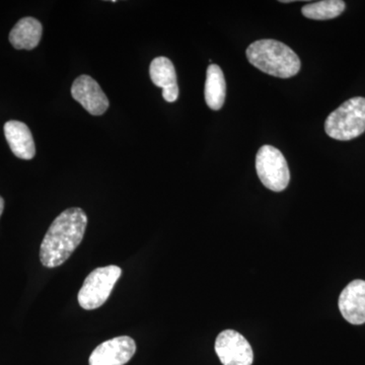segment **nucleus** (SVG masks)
Returning <instances> with one entry per match:
<instances>
[{"label":"nucleus","mask_w":365,"mask_h":365,"mask_svg":"<svg viewBox=\"0 0 365 365\" xmlns=\"http://www.w3.org/2000/svg\"><path fill=\"white\" fill-rule=\"evenodd\" d=\"M4 135L16 158L29 160L35 157L36 148L32 132L25 123L16 120L6 122L4 125Z\"/></svg>","instance_id":"11"},{"label":"nucleus","mask_w":365,"mask_h":365,"mask_svg":"<svg viewBox=\"0 0 365 365\" xmlns=\"http://www.w3.org/2000/svg\"><path fill=\"white\" fill-rule=\"evenodd\" d=\"M344 11L345 2L342 0H323V1L312 2L302 9V13L306 18L317 21L337 18Z\"/></svg>","instance_id":"14"},{"label":"nucleus","mask_w":365,"mask_h":365,"mask_svg":"<svg viewBox=\"0 0 365 365\" xmlns=\"http://www.w3.org/2000/svg\"><path fill=\"white\" fill-rule=\"evenodd\" d=\"M215 352L223 365H252L254 352L248 340L235 330H225L215 341Z\"/></svg>","instance_id":"6"},{"label":"nucleus","mask_w":365,"mask_h":365,"mask_svg":"<svg viewBox=\"0 0 365 365\" xmlns=\"http://www.w3.org/2000/svg\"><path fill=\"white\" fill-rule=\"evenodd\" d=\"M150 74L151 81L163 88V98L169 103L176 102L179 98V86L173 62L167 57H157L150 63Z\"/></svg>","instance_id":"10"},{"label":"nucleus","mask_w":365,"mask_h":365,"mask_svg":"<svg viewBox=\"0 0 365 365\" xmlns=\"http://www.w3.org/2000/svg\"><path fill=\"white\" fill-rule=\"evenodd\" d=\"M122 269L110 265L91 271L78 292V304L83 309H98L109 299L113 288L121 277Z\"/></svg>","instance_id":"4"},{"label":"nucleus","mask_w":365,"mask_h":365,"mask_svg":"<svg viewBox=\"0 0 365 365\" xmlns=\"http://www.w3.org/2000/svg\"><path fill=\"white\" fill-rule=\"evenodd\" d=\"M325 131L331 138L348 141L365 132V98L355 97L331 113L325 122Z\"/></svg>","instance_id":"3"},{"label":"nucleus","mask_w":365,"mask_h":365,"mask_svg":"<svg viewBox=\"0 0 365 365\" xmlns=\"http://www.w3.org/2000/svg\"><path fill=\"white\" fill-rule=\"evenodd\" d=\"M71 96L86 111L93 116H101L107 112L110 103L100 85L90 76H78L71 86Z\"/></svg>","instance_id":"7"},{"label":"nucleus","mask_w":365,"mask_h":365,"mask_svg":"<svg viewBox=\"0 0 365 365\" xmlns=\"http://www.w3.org/2000/svg\"><path fill=\"white\" fill-rule=\"evenodd\" d=\"M246 55L252 66L275 78H292L302 67L297 53L279 41H256L249 46Z\"/></svg>","instance_id":"2"},{"label":"nucleus","mask_w":365,"mask_h":365,"mask_svg":"<svg viewBox=\"0 0 365 365\" xmlns=\"http://www.w3.org/2000/svg\"><path fill=\"white\" fill-rule=\"evenodd\" d=\"M256 170L262 184L273 192L287 188L290 172L284 155L272 145H263L256 157Z\"/></svg>","instance_id":"5"},{"label":"nucleus","mask_w":365,"mask_h":365,"mask_svg":"<svg viewBox=\"0 0 365 365\" xmlns=\"http://www.w3.org/2000/svg\"><path fill=\"white\" fill-rule=\"evenodd\" d=\"M204 96L206 104L211 110L218 111L222 109L227 96V83L222 68L216 64L208 66Z\"/></svg>","instance_id":"13"},{"label":"nucleus","mask_w":365,"mask_h":365,"mask_svg":"<svg viewBox=\"0 0 365 365\" xmlns=\"http://www.w3.org/2000/svg\"><path fill=\"white\" fill-rule=\"evenodd\" d=\"M43 26L34 18H24L16 23L9 33V42L18 50H33L39 45Z\"/></svg>","instance_id":"12"},{"label":"nucleus","mask_w":365,"mask_h":365,"mask_svg":"<svg viewBox=\"0 0 365 365\" xmlns=\"http://www.w3.org/2000/svg\"><path fill=\"white\" fill-rule=\"evenodd\" d=\"M88 216L81 208L72 207L60 213L46 232L40 248V260L47 268L59 267L68 260L83 242Z\"/></svg>","instance_id":"1"},{"label":"nucleus","mask_w":365,"mask_h":365,"mask_svg":"<svg viewBox=\"0 0 365 365\" xmlns=\"http://www.w3.org/2000/svg\"><path fill=\"white\" fill-rule=\"evenodd\" d=\"M4 200L1 196H0V216L2 215V212H4Z\"/></svg>","instance_id":"15"},{"label":"nucleus","mask_w":365,"mask_h":365,"mask_svg":"<svg viewBox=\"0 0 365 365\" xmlns=\"http://www.w3.org/2000/svg\"><path fill=\"white\" fill-rule=\"evenodd\" d=\"M136 352L135 341L119 336L102 343L90 356V365H125Z\"/></svg>","instance_id":"8"},{"label":"nucleus","mask_w":365,"mask_h":365,"mask_svg":"<svg viewBox=\"0 0 365 365\" xmlns=\"http://www.w3.org/2000/svg\"><path fill=\"white\" fill-rule=\"evenodd\" d=\"M339 309L343 318L352 325L365 323V281L354 280L341 292Z\"/></svg>","instance_id":"9"}]
</instances>
